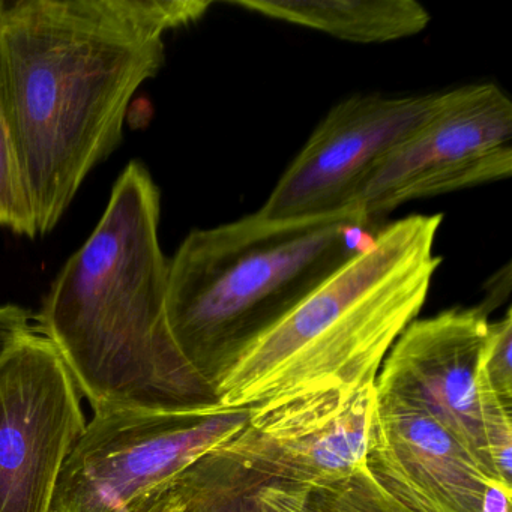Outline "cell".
<instances>
[{
	"label": "cell",
	"instance_id": "1",
	"mask_svg": "<svg viewBox=\"0 0 512 512\" xmlns=\"http://www.w3.org/2000/svg\"><path fill=\"white\" fill-rule=\"evenodd\" d=\"M205 0H5L0 115L38 236L56 229L89 173L124 139L128 106L166 61L164 35Z\"/></svg>",
	"mask_w": 512,
	"mask_h": 512
},
{
	"label": "cell",
	"instance_id": "2",
	"mask_svg": "<svg viewBox=\"0 0 512 512\" xmlns=\"http://www.w3.org/2000/svg\"><path fill=\"white\" fill-rule=\"evenodd\" d=\"M160 218V188L145 164L131 161L34 317V331L56 347L94 415L218 406L170 332Z\"/></svg>",
	"mask_w": 512,
	"mask_h": 512
},
{
	"label": "cell",
	"instance_id": "3",
	"mask_svg": "<svg viewBox=\"0 0 512 512\" xmlns=\"http://www.w3.org/2000/svg\"><path fill=\"white\" fill-rule=\"evenodd\" d=\"M442 215H410L370 244L271 328L245 344L214 382L223 409H256L308 394L373 385L427 301L442 259Z\"/></svg>",
	"mask_w": 512,
	"mask_h": 512
},
{
	"label": "cell",
	"instance_id": "4",
	"mask_svg": "<svg viewBox=\"0 0 512 512\" xmlns=\"http://www.w3.org/2000/svg\"><path fill=\"white\" fill-rule=\"evenodd\" d=\"M356 212L271 221L259 214L193 230L169 260L167 322L211 386L257 335L337 274L380 229Z\"/></svg>",
	"mask_w": 512,
	"mask_h": 512
},
{
	"label": "cell",
	"instance_id": "5",
	"mask_svg": "<svg viewBox=\"0 0 512 512\" xmlns=\"http://www.w3.org/2000/svg\"><path fill=\"white\" fill-rule=\"evenodd\" d=\"M251 409L94 415L62 467L50 512H130L235 439Z\"/></svg>",
	"mask_w": 512,
	"mask_h": 512
},
{
	"label": "cell",
	"instance_id": "6",
	"mask_svg": "<svg viewBox=\"0 0 512 512\" xmlns=\"http://www.w3.org/2000/svg\"><path fill=\"white\" fill-rule=\"evenodd\" d=\"M512 173V103L496 85L445 92L442 107L365 182L350 212L379 218L410 200L454 193Z\"/></svg>",
	"mask_w": 512,
	"mask_h": 512
},
{
	"label": "cell",
	"instance_id": "7",
	"mask_svg": "<svg viewBox=\"0 0 512 512\" xmlns=\"http://www.w3.org/2000/svg\"><path fill=\"white\" fill-rule=\"evenodd\" d=\"M86 424L64 359L29 332L0 359V512H50Z\"/></svg>",
	"mask_w": 512,
	"mask_h": 512
},
{
	"label": "cell",
	"instance_id": "8",
	"mask_svg": "<svg viewBox=\"0 0 512 512\" xmlns=\"http://www.w3.org/2000/svg\"><path fill=\"white\" fill-rule=\"evenodd\" d=\"M442 94L347 98L325 116L257 214L293 221L350 212L379 164L442 107Z\"/></svg>",
	"mask_w": 512,
	"mask_h": 512
},
{
	"label": "cell",
	"instance_id": "9",
	"mask_svg": "<svg viewBox=\"0 0 512 512\" xmlns=\"http://www.w3.org/2000/svg\"><path fill=\"white\" fill-rule=\"evenodd\" d=\"M376 383L251 409L244 430L214 455L263 482L313 487L367 464Z\"/></svg>",
	"mask_w": 512,
	"mask_h": 512
},
{
	"label": "cell",
	"instance_id": "10",
	"mask_svg": "<svg viewBox=\"0 0 512 512\" xmlns=\"http://www.w3.org/2000/svg\"><path fill=\"white\" fill-rule=\"evenodd\" d=\"M488 323L481 307L413 320L383 361L376 391L436 419L496 473L488 457L485 404L476 380Z\"/></svg>",
	"mask_w": 512,
	"mask_h": 512
},
{
	"label": "cell",
	"instance_id": "11",
	"mask_svg": "<svg viewBox=\"0 0 512 512\" xmlns=\"http://www.w3.org/2000/svg\"><path fill=\"white\" fill-rule=\"evenodd\" d=\"M367 466L415 512H481L485 488L500 478L436 419L377 395Z\"/></svg>",
	"mask_w": 512,
	"mask_h": 512
},
{
	"label": "cell",
	"instance_id": "12",
	"mask_svg": "<svg viewBox=\"0 0 512 512\" xmlns=\"http://www.w3.org/2000/svg\"><path fill=\"white\" fill-rule=\"evenodd\" d=\"M229 5L362 44L413 37L430 23V14L415 0H235Z\"/></svg>",
	"mask_w": 512,
	"mask_h": 512
},
{
	"label": "cell",
	"instance_id": "13",
	"mask_svg": "<svg viewBox=\"0 0 512 512\" xmlns=\"http://www.w3.org/2000/svg\"><path fill=\"white\" fill-rule=\"evenodd\" d=\"M260 512H415L386 490L367 464L350 475L313 487L262 482Z\"/></svg>",
	"mask_w": 512,
	"mask_h": 512
},
{
	"label": "cell",
	"instance_id": "14",
	"mask_svg": "<svg viewBox=\"0 0 512 512\" xmlns=\"http://www.w3.org/2000/svg\"><path fill=\"white\" fill-rule=\"evenodd\" d=\"M0 226L16 235L38 236L34 211L26 191L10 131L0 115Z\"/></svg>",
	"mask_w": 512,
	"mask_h": 512
},
{
	"label": "cell",
	"instance_id": "15",
	"mask_svg": "<svg viewBox=\"0 0 512 512\" xmlns=\"http://www.w3.org/2000/svg\"><path fill=\"white\" fill-rule=\"evenodd\" d=\"M476 380L481 395L487 394L512 407V314L488 323L487 338L479 358Z\"/></svg>",
	"mask_w": 512,
	"mask_h": 512
},
{
	"label": "cell",
	"instance_id": "16",
	"mask_svg": "<svg viewBox=\"0 0 512 512\" xmlns=\"http://www.w3.org/2000/svg\"><path fill=\"white\" fill-rule=\"evenodd\" d=\"M34 331V316L20 305H0V359L29 332Z\"/></svg>",
	"mask_w": 512,
	"mask_h": 512
},
{
	"label": "cell",
	"instance_id": "17",
	"mask_svg": "<svg viewBox=\"0 0 512 512\" xmlns=\"http://www.w3.org/2000/svg\"><path fill=\"white\" fill-rule=\"evenodd\" d=\"M185 473L146 496L130 512H185L188 497Z\"/></svg>",
	"mask_w": 512,
	"mask_h": 512
},
{
	"label": "cell",
	"instance_id": "18",
	"mask_svg": "<svg viewBox=\"0 0 512 512\" xmlns=\"http://www.w3.org/2000/svg\"><path fill=\"white\" fill-rule=\"evenodd\" d=\"M481 512H512V484L496 478L485 488Z\"/></svg>",
	"mask_w": 512,
	"mask_h": 512
},
{
	"label": "cell",
	"instance_id": "19",
	"mask_svg": "<svg viewBox=\"0 0 512 512\" xmlns=\"http://www.w3.org/2000/svg\"><path fill=\"white\" fill-rule=\"evenodd\" d=\"M5 0H0V11L4 10Z\"/></svg>",
	"mask_w": 512,
	"mask_h": 512
}]
</instances>
